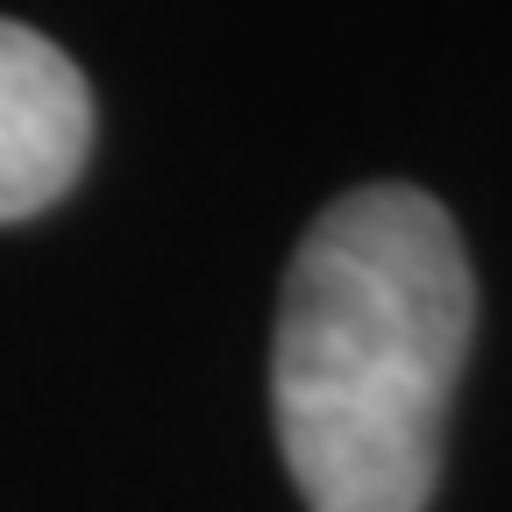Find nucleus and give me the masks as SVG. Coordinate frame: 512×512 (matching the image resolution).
I'll return each mask as SVG.
<instances>
[{
    "label": "nucleus",
    "instance_id": "obj_1",
    "mask_svg": "<svg viewBox=\"0 0 512 512\" xmlns=\"http://www.w3.org/2000/svg\"><path fill=\"white\" fill-rule=\"evenodd\" d=\"M470 335L463 235L420 185H356L299 235L271 335V413L306 512H427Z\"/></svg>",
    "mask_w": 512,
    "mask_h": 512
},
{
    "label": "nucleus",
    "instance_id": "obj_2",
    "mask_svg": "<svg viewBox=\"0 0 512 512\" xmlns=\"http://www.w3.org/2000/svg\"><path fill=\"white\" fill-rule=\"evenodd\" d=\"M93 150L86 72L50 36L0 22V221H29L79 185Z\"/></svg>",
    "mask_w": 512,
    "mask_h": 512
}]
</instances>
